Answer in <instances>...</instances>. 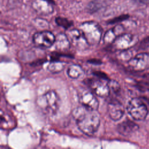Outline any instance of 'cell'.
<instances>
[{
  "mask_svg": "<svg viewBox=\"0 0 149 149\" xmlns=\"http://www.w3.org/2000/svg\"><path fill=\"white\" fill-rule=\"evenodd\" d=\"M56 48L61 51H65L70 48V42L67 35L63 33H60L56 37L55 41Z\"/></svg>",
  "mask_w": 149,
  "mask_h": 149,
  "instance_id": "15",
  "label": "cell"
},
{
  "mask_svg": "<svg viewBox=\"0 0 149 149\" xmlns=\"http://www.w3.org/2000/svg\"><path fill=\"white\" fill-rule=\"evenodd\" d=\"M139 2H140V3H149V0H135Z\"/></svg>",
  "mask_w": 149,
  "mask_h": 149,
  "instance_id": "24",
  "label": "cell"
},
{
  "mask_svg": "<svg viewBox=\"0 0 149 149\" xmlns=\"http://www.w3.org/2000/svg\"><path fill=\"white\" fill-rule=\"evenodd\" d=\"M124 27L122 25L118 24L108 30L103 37L104 42L105 44H112L120 35L124 33Z\"/></svg>",
  "mask_w": 149,
  "mask_h": 149,
  "instance_id": "14",
  "label": "cell"
},
{
  "mask_svg": "<svg viewBox=\"0 0 149 149\" xmlns=\"http://www.w3.org/2000/svg\"><path fill=\"white\" fill-rule=\"evenodd\" d=\"M139 129V125L130 120H125L117 126L118 132L124 136H128Z\"/></svg>",
  "mask_w": 149,
  "mask_h": 149,
  "instance_id": "12",
  "label": "cell"
},
{
  "mask_svg": "<svg viewBox=\"0 0 149 149\" xmlns=\"http://www.w3.org/2000/svg\"><path fill=\"white\" fill-rule=\"evenodd\" d=\"M67 36L70 43L79 50H84L89 45L81 31L78 29H72L68 31Z\"/></svg>",
  "mask_w": 149,
  "mask_h": 149,
  "instance_id": "8",
  "label": "cell"
},
{
  "mask_svg": "<svg viewBox=\"0 0 149 149\" xmlns=\"http://www.w3.org/2000/svg\"><path fill=\"white\" fill-rule=\"evenodd\" d=\"M128 113L135 120H143L148 114L147 105L140 98H133L128 102L126 108Z\"/></svg>",
  "mask_w": 149,
  "mask_h": 149,
  "instance_id": "4",
  "label": "cell"
},
{
  "mask_svg": "<svg viewBox=\"0 0 149 149\" xmlns=\"http://www.w3.org/2000/svg\"><path fill=\"white\" fill-rule=\"evenodd\" d=\"M56 37L49 31L44 30L36 33L33 37V41L35 45L43 48L51 47L55 41Z\"/></svg>",
  "mask_w": 149,
  "mask_h": 149,
  "instance_id": "7",
  "label": "cell"
},
{
  "mask_svg": "<svg viewBox=\"0 0 149 149\" xmlns=\"http://www.w3.org/2000/svg\"><path fill=\"white\" fill-rule=\"evenodd\" d=\"M140 49L144 51V52L149 54V37H147L141 41L140 44Z\"/></svg>",
  "mask_w": 149,
  "mask_h": 149,
  "instance_id": "20",
  "label": "cell"
},
{
  "mask_svg": "<svg viewBox=\"0 0 149 149\" xmlns=\"http://www.w3.org/2000/svg\"><path fill=\"white\" fill-rule=\"evenodd\" d=\"M80 30L89 45H95L100 42L102 29L98 23L94 22H84L80 26Z\"/></svg>",
  "mask_w": 149,
  "mask_h": 149,
  "instance_id": "3",
  "label": "cell"
},
{
  "mask_svg": "<svg viewBox=\"0 0 149 149\" xmlns=\"http://www.w3.org/2000/svg\"><path fill=\"white\" fill-rule=\"evenodd\" d=\"M55 22L56 23L65 29H68V28L70 27L72 25H73V22L71 20H69L68 19H67L65 17H57L55 18Z\"/></svg>",
  "mask_w": 149,
  "mask_h": 149,
  "instance_id": "18",
  "label": "cell"
},
{
  "mask_svg": "<svg viewBox=\"0 0 149 149\" xmlns=\"http://www.w3.org/2000/svg\"><path fill=\"white\" fill-rule=\"evenodd\" d=\"M122 51V52H121V53L119 54V58L120 59L129 61L132 58L131 52L127 51V49L123 50Z\"/></svg>",
  "mask_w": 149,
  "mask_h": 149,
  "instance_id": "22",
  "label": "cell"
},
{
  "mask_svg": "<svg viewBox=\"0 0 149 149\" xmlns=\"http://www.w3.org/2000/svg\"><path fill=\"white\" fill-rule=\"evenodd\" d=\"M128 17H129L128 15H120L119 16H118L116 17H115V18L109 20L108 22V23L109 24H114V23H118V22H122L123 20H125L127 19Z\"/></svg>",
  "mask_w": 149,
  "mask_h": 149,
  "instance_id": "21",
  "label": "cell"
},
{
  "mask_svg": "<svg viewBox=\"0 0 149 149\" xmlns=\"http://www.w3.org/2000/svg\"><path fill=\"white\" fill-rule=\"evenodd\" d=\"M94 75H95L96 76H97L99 78L102 79V80H108L107 76H106V74H104L102 72H94Z\"/></svg>",
  "mask_w": 149,
  "mask_h": 149,
  "instance_id": "23",
  "label": "cell"
},
{
  "mask_svg": "<svg viewBox=\"0 0 149 149\" xmlns=\"http://www.w3.org/2000/svg\"><path fill=\"white\" fill-rule=\"evenodd\" d=\"M108 112L111 119L115 121L120 120L125 112L122 104L119 102H111L108 105Z\"/></svg>",
  "mask_w": 149,
  "mask_h": 149,
  "instance_id": "11",
  "label": "cell"
},
{
  "mask_svg": "<svg viewBox=\"0 0 149 149\" xmlns=\"http://www.w3.org/2000/svg\"><path fill=\"white\" fill-rule=\"evenodd\" d=\"M32 6L37 13L41 15H48L54 10L52 4L45 0H36Z\"/></svg>",
  "mask_w": 149,
  "mask_h": 149,
  "instance_id": "13",
  "label": "cell"
},
{
  "mask_svg": "<svg viewBox=\"0 0 149 149\" xmlns=\"http://www.w3.org/2000/svg\"><path fill=\"white\" fill-rule=\"evenodd\" d=\"M136 42V40H135L133 35L130 33H123L119 36L112 44V47L115 49L122 51L128 49L132 47Z\"/></svg>",
  "mask_w": 149,
  "mask_h": 149,
  "instance_id": "9",
  "label": "cell"
},
{
  "mask_svg": "<svg viewBox=\"0 0 149 149\" xmlns=\"http://www.w3.org/2000/svg\"><path fill=\"white\" fill-rule=\"evenodd\" d=\"M108 84L110 90H112L115 93H118L120 90V86L118 81L114 80H108Z\"/></svg>",
  "mask_w": 149,
  "mask_h": 149,
  "instance_id": "19",
  "label": "cell"
},
{
  "mask_svg": "<svg viewBox=\"0 0 149 149\" xmlns=\"http://www.w3.org/2000/svg\"><path fill=\"white\" fill-rule=\"evenodd\" d=\"M86 84L98 97L107 98L109 95L110 88L108 83H105L98 79H87Z\"/></svg>",
  "mask_w": 149,
  "mask_h": 149,
  "instance_id": "6",
  "label": "cell"
},
{
  "mask_svg": "<svg viewBox=\"0 0 149 149\" xmlns=\"http://www.w3.org/2000/svg\"><path fill=\"white\" fill-rule=\"evenodd\" d=\"M45 1H48V2H49V3H52V5H55V2H54V0H45Z\"/></svg>",
  "mask_w": 149,
  "mask_h": 149,
  "instance_id": "25",
  "label": "cell"
},
{
  "mask_svg": "<svg viewBox=\"0 0 149 149\" xmlns=\"http://www.w3.org/2000/svg\"><path fill=\"white\" fill-rule=\"evenodd\" d=\"M64 68L65 63L56 59L52 61L47 67L48 70L53 73H57L61 72L63 70Z\"/></svg>",
  "mask_w": 149,
  "mask_h": 149,
  "instance_id": "17",
  "label": "cell"
},
{
  "mask_svg": "<svg viewBox=\"0 0 149 149\" xmlns=\"http://www.w3.org/2000/svg\"><path fill=\"white\" fill-rule=\"evenodd\" d=\"M147 70H148V72H149V68H148V69H147Z\"/></svg>",
  "mask_w": 149,
  "mask_h": 149,
  "instance_id": "26",
  "label": "cell"
},
{
  "mask_svg": "<svg viewBox=\"0 0 149 149\" xmlns=\"http://www.w3.org/2000/svg\"><path fill=\"white\" fill-rule=\"evenodd\" d=\"M129 68L135 72H142L149 68V54L141 52L128 61Z\"/></svg>",
  "mask_w": 149,
  "mask_h": 149,
  "instance_id": "5",
  "label": "cell"
},
{
  "mask_svg": "<svg viewBox=\"0 0 149 149\" xmlns=\"http://www.w3.org/2000/svg\"><path fill=\"white\" fill-rule=\"evenodd\" d=\"M84 73L83 68L79 65L73 64L70 65L67 70L68 75L72 79H77Z\"/></svg>",
  "mask_w": 149,
  "mask_h": 149,
  "instance_id": "16",
  "label": "cell"
},
{
  "mask_svg": "<svg viewBox=\"0 0 149 149\" xmlns=\"http://www.w3.org/2000/svg\"><path fill=\"white\" fill-rule=\"evenodd\" d=\"M84 107H79L72 111V116L76 122L79 129L85 134L91 136L98 130L100 119L98 114Z\"/></svg>",
  "mask_w": 149,
  "mask_h": 149,
  "instance_id": "1",
  "label": "cell"
},
{
  "mask_svg": "<svg viewBox=\"0 0 149 149\" xmlns=\"http://www.w3.org/2000/svg\"><path fill=\"white\" fill-rule=\"evenodd\" d=\"M60 98L54 90H49L38 97L37 106L45 115L55 114L60 105Z\"/></svg>",
  "mask_w": 149,
  "mask_h": 149,
  "instance_id": "2",
  "label": "cell"
},
{
  "mask_svg": "<svg viewBox=\"0 0 149 149\" xmlns=\"http://www.w3.org/2000/svg\"><path fill=\"white\" fill-rule=\"evenodd\" d=\"M79 101L81 105L91 111H97L99 102L95 97L90 92L83 93L79 98Z\"/></svg>",
  "mask_w": 149,
  "mask_h": 149,
  "instance_id": "10",
  "label": "cell"
}]
</instances>
